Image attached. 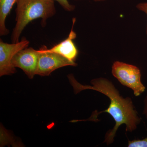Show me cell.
Masks as SVG:
<instances>
[{
    "mask_svg": "<svg viewBox=\"0 0 147 147\" xmlns=\"http://www.w3.org/2000/svg\"><path fill=\"white\" fill-rule=\"evenodd\" d=\"M30 42L23 37L19 42L11 44L0 40V76L11 75L16 69L11 63L14 55L19 51L28 47Z\"/></svg>",
    "mask_w": 147,
    "mask_h": 147,
    "instance_id": "obj_5",
    "label": "cell"
},
{
    "mask_svg": "<svg viewBox=\"0 0 147 147\" xmlns=\"http://www.w3.org/2000/svg\"><path fill=\"white\" fill-rule=\"evenodd\" d=\"M112 73L122 85L132 90L135 96L144 92L146 87L141 81V71L136 66L115 61L112 65Z\"/></svg>",
    "mask_w": 147,
    "mask_h": 147,
    "instance_id": "obj_3",
    "label": "cell"
},
{
    "mask_svg": "<svg viewBox=\"0 0 147 147\" xmlns=\"http://www.w3.org/2000/svg\"><path fill=\"white\" fill-rule=\"evenodd\" d=\"M76 1H79V0H76Z\"/></svg>",
    "mask_w": 147,
    "mask_h": 147,
    "instance_id": "obj_14",
    "label": "cell"
},
{
    "mask_svg": "<svg viewBox=\"0 0 147 147\" xmlns=\"http://www.w3.org/2000/svg\"><path fill=\"white\" fill-rule=\"evenodd\" d=\"M18 0H0V35H7L9 34V30L5 26L7 16L10 13L14 4Z\"/></svg>",
    "mask_w": 147,
    "mask_h": 147,
    "instance_id": "obj_8",
    "label": "cell"
},
{
    "mask_svg": "<svg viewBox=\"0 0 147 147\" xmlns=\"http://www.w3.org/2000/svg\"><path fill=\"white\" fill-rule=\"evenodd\" d=\"M54 1L57 2L66 11H72L75 9V6L71 5L68 1V0H53Z\"/></svg>",
    "mask_w": 147,
    "mask_h": 147,
    "instance_id": "obj_10",
    "label": "cell"
},
{
    "mask_svg": "<svg viewBox=\"0 0 147 147\" xmlns=\"http://www.w3.org/2000/svg\"><path fill=\"white\" fill-rule=\"evenodd\" d=\"M143 114V115H144L145 117L147 119V95L144 100V107Z\"/></svg>",
    "mask_w": 147,
    "mask_h": 147,
    "instance_id": "obj_12",
    "label": "cell"
},
{
    "mask_svg": "<svg viewBox=\"0 0 147 147\" xmlns=\"http://www.w3.org/2000/svg\"><path fill=\"white\" fill-rule=\"evenodd\" d=\"M128 147H147V137L142 139L128 141Z\"/></svg>",
    "mask_w": 147,
    "mask_h": 147,
    "instance_id": "obj_9",
    "label": "cell"
},
{
    "mask_svg": "<svg viewBox=\"0 0 147 147\" xmlns=\"http://www.w3.org/2000/svg\"><path fill=\"white\" fill-rule=\"evenodd\" d=\"M76 21V18H73L72 19V28L68 37L66 39L53 46L50 49H47L45 46V50L47 52L57 53L62 55L69 60L75 62L79 55V51L73 41L76 37V32L73 30Z\"/></svg>",
    "mask_w": 147,
    "mask_h": 147,
    "instance_id": "obj_7",
    "label": "cell"
},
{
    "mask_svg": "<svg viewBox=\"0 0 147 147\" xmlns=\"http://www.w3.org/2000/svg\"><path fill=\"white\" fill-rule=\"evenodd\" d=\"M136 7L138 10L146 13L147 16V2L139 3L136 5ZM146 34L147 36V24L146 28Z\"/></svg>",
    "mask_w": 147,
    "mask_h": 147,
    "instance_id": "obj_11",
    "label": "cell"
},
{
    "mask_svg": "<svg viewBox=\"0 0 147 147\" xmlns=\"http://www.w3.org/2000/svg\"><path fill=\"white\" fill-rule=\"evenodd\" d=\"M38 51L39 55L36 75L48 76L58 69L67 66L77 65L76 62L69 60L62 55L46 51L45 46L40 48Z\"/></svg>",
    "mask_w": 147,
    "mask_h": 147,
    "instance_id": "obj_4",
    "label": "cell"
},
{
    "mask_svg": "<svg viewBox=\"0 0 147 147\" xmlns=\"http://www.w3.org/2000/svg\"><path fill=\"white\" fill-rule=\"evenodd\" d=\"M16 24L11 35V42H19L24 28L36 19L41 18V25L45 27L46 21L56 13L53 0H18L16 3Z\"/></svg>",
    "mask_w": 147,
    "mask_h": 147,
    "instance_id": "obj_2",
    "label": "cell"
},
{
    "mask_svg": "<svg viewBox=\"0 0 147 147\" xmlns=\"http://www.w3.org/2000/svg\"><path fill=\"white\" fill-rule=\"evenodd\" d=\"M38 50L26 47L16 53L11 60L15 67L21 69L30 79L36 75L38 60Z\"/></svg>",
    "mask_w": 147,
    "mask_h": 147,
    "instance_id": "obj_6",
    "label": "cell"
},
{
    "mask_svg": "<svg viewBox=\"0 0 147 147\" xmlns=\"http://www.w3.org/2000/svg\"><path fill=\"white\" fill-rule=\"evenodd\" d=\"M94 1L99 2V1H105V0H94Z\"/></svg>",
    "mask_w": 147,
    "mask_h": 147,
    "instance_id": "obj_13",
    "label": "cell"
},
{
    "mask_svg": "<svg viewBox=\"0 0 147 147\" xmlns=\"http://www.w3.org/2000/svg\"><path fill=\"white\" fill-rule=\"evenodd\" d=\"M67 77L75 94L84 90H92L105 95L110 99L108 109L99 112L96 110L88 120L96 122L98 115L104 113H108L113 117L115 124L113 129L106 132L103 143L108 146L113 143L117 131L122 124L126 125V131L132 132L137 129L141 119L134 108L132 100L130 98H124L121 96L112 82L106 78L100 77L91 81L92 86L83 85L77 82L73 74H69Z\"/></svg>",
    "mask_w": 147,
    "mask_h": 147,
    "instance_id": "obj_1",
    "label": "cell"
}]
</instances>
